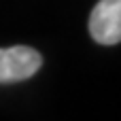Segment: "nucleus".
I'll use <instances>...</instances> for the list:
<instances>
[{
	"label": "nucleus",
	"instance_id": "nucleus-2",
	"mask_svg": "<svg viewBox=\"0 0 121 121\" xmlns=\"http://www.w3.org/2000/svg\"><path fill=\"white\" fill-rule=\"evenodd\" d=\"M89 34L96 43L113 47L121 40V0H100L89 15Z\"/></svg>",
	"mask_w": 121,
	"mask_h": 121
},
{
	"label": "nucleus",
	"instance_id": "nucleus-1",
	"mask_svg": "<svg viewBox=\"0 0 121 121\" xmlns=\"http://www.w3.org/2000/svg\"><path fill=\"white\" fill-rule=\"evenodd\" d=\"M43 66V55L26 45H15L0 49V85L19 83L38 72Z\"/></svg>",
	"mask_w": 121,
	"mask_h": 121
}]
</instances>
